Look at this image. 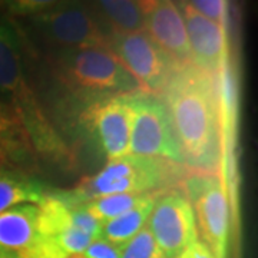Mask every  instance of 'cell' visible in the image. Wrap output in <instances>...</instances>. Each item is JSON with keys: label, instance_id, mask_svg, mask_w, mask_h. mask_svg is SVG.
<instances>
[{"label": "cell", "instance_id": "cell-1", "mask_svg": "<svg viewBox=\"0 0 258 258\" xmlns=\"http://www.w3.org/2000/svg\"><path fill=\"white\" fill-rule=\"evenodd\" d=\"M159 98L185 165L220 175L221 145L214 75L194 63L176 64Z\"/></svg>", "mask_w": 258, "mask_h": 258}, {"label": "cell", "instance_id": "cell-2", "mask_svg": "<svg viewBox=\"0 0 258 258\" xmlns=\"http://www.w3.org/2000/svg\"><path fill=\"white\" fill-rule=\"evenodd\" d=\"M0 98L18 115L28 132L37 158L68 165L72 152L47 118L23 63V46L19 30L0 16Z\"/></svg>", "mask_w": 258, "mask_h": 258}, {"label": "cell", "instance_id": "cell-3", "mask_svg": "<svg viewBox=\"0 0 258 258\" xmlns=\"http://www.w3.org/2000/svg\"><path fill=\"white\" fill-rule=\"evenodd\" d=\"M46 59L56 81L85 102L142 91L105 47L49 50Z\"/></svg>", "mask_w": 258, "mask_h": 258}, {"label": "cell", "instance_id": "cell-4", "mask_svg": "<svg viewBox=\"0 0 258 258\" xmlns=\"http://www.w3.org/2000/svg\"><path fill=\"white\" fill-rule=\"evenodd\" d=\"M186 175L184 165L129 154L108 161L99 172L82 179L72 189L62 192L68 201L83 205L108 195L168 191L182 182Z\"/></svg>", "mask_w": 258, "mask_h": 258}, {"label": "cell", "instance_id": "cell-5", "mask_svg": "<svg viewBox=\"0 0 258 258\" xmlns=\"http://www.w3.org/2000/svg\"><path fill=\"white\" fill-rule=\"evenodd\" d=\"M23 19L29 32L49 50L108 46L109 35L86 3L49 2L46 8Z\"/></svg>", "mask_w": 258, "mask_h": 258}, {"label": "cell", "instance_id": "cell-6", "mask_svg": "<svg viewBox=\"0 0 258 258\" xmlns=\"http://www.w3.org/2000/svg\"><path fill=\"white\" fill-rule=\"evenodd\" d=\"M37 208L43 258L71 257L101 238V224L83 205L68 201L62 191H47Z\"/></svg>", "mask_w": 258, "mask_h": 258}, {"label": "cell", "instance_id": "cell-7", "mask_svg": "<svg viewBox=\"0 0 258 258\" xmlns=\"http://www.w3.org/2000/svg\"><path fill=\"white\" fill-rule=\"evenodd\" d=\"M218 122H220V178L228 197L230 210L238 221L240 208V171H238V139H240V81L231 46L222 56L218 71L214 74Z\"/></svg>", "mask_w": 258, "mask_h": 258}, {"label": "cell", "instance_id": "cell-8", "mask_svg": "<svg viewBox=\"0 0 258 258\" xmlns=\"http://www.w3.org/2000/svg\"><path fill=\"white\" fill-rule=\"evenodd\" d=\"M184 194L191 204L197 230L214 258L228 257L231 210L220 175L192 172L182 181Z\"/></svg>", "mask_w": 258, "mask_h": 258}, {"label": "cell", "instance_id": "cell-9", "mask_svg": "<svg viewBox=\"0 0 258 258\" xmlns=\"http://www.w3.org/2000/svg\"><path fill=\"white\" fill-rule=\"evenodd\" d=\"M132 126L129 154L185 165L164 102L158 95L138 91L128 95Z\"/></svg>", "mask_w": 258, "mask_h": 258}, {"label": "cell", "instance_id": "cell-10", "mask_svg": "<svg viewBox=\"0 0 258 258\" xmlns=\"http://www.w3.org/2000/svg\"><path fill=\"white\" fill-rule=\"evenodd\" d=\"M106 49L144 92L161 95L176 64L144 33L111 35Z\"/></svg>", "mask_w": 258, "mask_h": 258}, {"label": "cell", "instance_id": "cell-11", "mask_svg": "<svg viewBox=\"0 0 258 258\" xmlns=\"http://www.w3.org/2000/svg\"><path fill=\"white\" fill-rule=\"evenodd\" d=\"M128 95L85 102L81 113L83 128L108 161L129 155L132 111Z\"/></svg>", "mask_w": 258, "mask_h": 258}, {"label": "cell", "instance_id": "cell-12", "mask_svg": "<svg viewBox=\"0 0 258 258\" xmlns=\"http://www.w3.org/2000/svg\"><path fill=\"white\" fill-rule=\"evenodd\" d=\"M147 227L166 258H175L198 240L192 207L178 188L168 189L158 198Z\"/></svg>", "mask_w": 258, "mask_h": 258}, {"label": "cell", "instance_id": "cell-13", "mask_svg": "<svg viewBox=\"0 0 258 258\" xmlns=\"http://www.w3.org/2000/svg\"><path fill=\"white\" fill-rule=\"evenodd\" d=\"M176 6L184 19L192 63L204 72L214 75L220 68L222 56L230 47V25L224 26L204 18L189 2H178Z\"/></svg>", "mask_w": 258, "mask_h": 258}, {"label": "cell", "instance_id": "cell-14", "mask_svg": "<svg viewBox=\"0 0 258 258\" xmlns=\"http://www.w3.org/2000/svg\"><path fill=\"white\" fill-rule=\"evenodd\" d=\"M0 258H43L37 205L23 204L0 214Z\"/></svg>", "mask_w": 258, "mask_h": 258}, {"label": "cell", "instance_id": "cell-15", "mask_svg": "<svg viewBox=\"0 0 258 258\" xmlns=\"http://www.w3.org/2000/svg\"><path fill=\"white\" fill-rule=\"evenodd\" d=\"M144 33L175 64L192 63L184 19L175 2H149Z\"/></svg>", "mask_w": 258, "mask_h": 258}, {"label": "cell", "instance_id": "cell-16", "mask_svg": "<svg viewBox=\"0 0 258 258\" xmlns=\"http://www.w3.org/2000/svg\"><path fill=\"white\" fill-rule=\"evenodd\" d=\"M0 165L32 174L37 169L39 158L28 132L6 102L0 98Z\"/></svg>", "mask_w": 258, "mask_h": 258}, {"label": "cell", "instance_id": "cell-17", "mask_svg": "<svg viewBox=\"0 0 258 258\" xmlns=\"http://www.w3.org/2000/svg\"><path fill=\"white\" fill-rule=\"evenodd\" d=\"M96 18L108 35H131L145 29L149 2L101 0L91 3Z\"/></svg>", "mask_w": 258, "mask_h": 258}, {"label": "cell", "instance_id": "cell-18", "mask_svg": "<svg viewBox=\"0 0 258 258\" xmlns=\"http://www.w3.org/2000/svg\"><path fill=\"white\" fill-rule=\"evenodd\" d=\"M49 189L32 174L0 166V214L23 204L40 203Z\"/></svg>", "mask_w": 258, "mask_h": 258}, {"label": "cell", "instance_id": "cell-19", "mask_svg": "<svg viewBox=\"0 0 258 258\" xmlns=\"http://www.w3.org/2000/svg\"><path fill=\"white\" fill-rule=\"evenodd\" d=\"M164 192H166V191L149 192L132 210H129L128 212L122 214L111 221L105 222L102 225L101 238L111 242L115 247H119V248L122 245H125L131 238H134L139 231L145 227L154 205Z\"/></svg>", "mask_w": 258, "mask_h": 258}, {"label": "cell", "instance_id": "cell-20", "mask_svg": "<svg viewBox=\"0 0 258 258\" xmlns=\"http://www.w3.org/2000/svg\"><path fill=\"white\" fill-rule=\"evenodd\" d=\"M148 194H118V195H108L96 198L89 203L83 204L85 210L92 215L101 225L119 217L122 214L132 210L138 205Z\"/></svg>", "mask_w": 258, "mask_h": 258}, {"label": "cell", "instance_id": "cell-21", "mask_svg": "<svg viewBox=\"0 0 258 258\" xmlns=\"http://www.w3.org/2000/svg\"><path fill=\"white\" fill-rule=\"evenodd\" d=\"M120 258H166L147 225L120 247Z\"/></svg>", "mask_w": 258, "mask_h": 258}, {"label": "cell", "instance_id": "cell-22", "mask_svg": "<svg viewBox=\"0 0 258 258\" xmlns=\"http://www.w3.org/2000/svg\"><path fill=\"white\" fill-rule=\"evenodd\" d=\"M189 5L204 18L210 19L214 23L228 26L230 25V6L228 2L224 0H194Z\"/></svg>", "mask_w": 258, "mask_h": 258}, {"label": "cell", "instance_id": "cell-23", "mask_svg": "<svg viewBox=\"0 0 258 258\" xmlns=\"http://www.w3.org/2000/svg\"><path fill=\"white\" fill-rule=\"evenodd\" d=\"M68 258H120V248L112 245L111 242L103 238H98L92 244H89L82 252Z\"/></svg>", "mask_w": 258, "mask_h": 258}, {"label": "cell", "instance_id": "cell-24", "mask_svg": "<svg viewBox=\"0 0 258 258\" xmlns=\"http://www.w3.org/2000/svg\"><path fill=\"white\" fill-rule=\"evenodd\" d=\"M175 258H214V255L203 241L197 240Z\"/></svg>", "mask_w": 258, "mask_h": 258}, {"label": "cell", "instance_id": "cell-25", "mask_svg": "<svg viewBox=\"0 0 258 258\" xmlns=\"http://www.w3.org/2000/svg\"><path fill=\"white\" fill-rule=\"evenodd\" d=\"M0 166H2V165H0Z\"/></svg>", "mask_w": 258, "mask_h": 258}]
</instances>
